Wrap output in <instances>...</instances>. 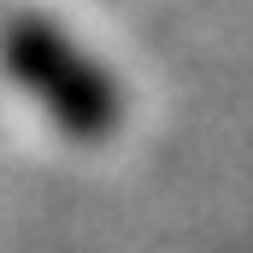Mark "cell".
I'll list each match as a JSON object with an SVG mask.
<instances>
[{
  "label": "cell",
  "mask_w": 253,
  "mask_h": 253,
  "mask_svg": "<svg viewBox=\"0 0 253 253\" xmlns=\"http://www.w3.org/2000/svg\"><path fill=\"white\" fill-rule=\"evenodd\" d=\"M12 83L77 141H106L118 129V88L53 18H12L0 36Z\"/></svg>",
  "instance_id": "obj_1"
}]
</instances>
